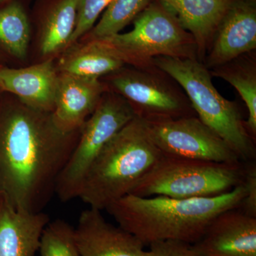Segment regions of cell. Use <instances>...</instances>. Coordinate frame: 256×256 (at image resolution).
<instances>
[{
	"label": "cell",
	"instance_id": "1",
	"mask_svg": "<svg viewBox=\"0 0 256 256\" xmlns=\"http://www.w3.org/2000/svg\"><path fill=\"white\" fill-rule=\"evenodd\" d=\"M80 131L62 132L52 112L18 100L0 106V186L8 203L22 212H42L56 194Z\"/></svg>",
	"mask_w": 256,
	"mask_h": 256
},
{
	"label": "cell",
	"instance_id": "2",
	"mask_svg": "<svg viewBox=\"0 0 256 256\" xmlns=\"http://www.w3.org/2000/svg\"><path fill=\"white\" fill-rule=\"evenodd\" d=\"M245 196L244 184L223 194L201 198L128 194L106 210L119 226L144 246L164 240L192 245L202 238L216 216L239 208Z\"/></svg>",
	"mask_w": 256,
	"mask_h": 256
},
{
	"label": "cell",
	"instance_id": "3",
	"mask_svg": "<svg viewBox=\"0 0 256 256\" xmlns=\"http://www.w3.org/2000/svg\"><path fill=\"white\" fill-rule=\"evenodd\" d=\"M162 156L146 120L136 114L94 160L78 198L90 208L106 210L130 194Z\"/></svg>",
	"mask_w": 256,
	"mask_h": 256
},
{
	"label": "cell",
	"instance_id": "4",
	"mask_svg": "<svg viewBox=\"0 0 256 256\" xmlns=\"http://www.w3.org/2000/svg\"><path fill=\"white\" fill-rule=\"evenodd\" d=\"M152 63L182 87L198 118L225 141L242 162L255 161L254 138L238 108L220 95L208 69L193 58L158 56Z\"/></svg>",
	"mask_w": 256,
	"mask_h": 256
},
{
	"label": "cell",
	"instance_id": "5",
	"mask_svg": "<svg viewBox=\"0 0 256 256\" xmlns=\"http://www.w3.org/2000/svg\"><path fill=\"white\" fill-rule=\"evenodd\" d=\"M245 162H213L164 156L130 194L175 198L218 196L242 184Z\"/></svg>",
	"mask_w": 256,
	"mask_h": 256
},
{
	"label": "cell",
	"instance_id": "6",
	"mask_svg": "<svg viewBox=\"0 0 256 256\" xmlns=\"http://www.w3.org/2000/svg\"><path fill=\"white\" fill-rule=\"evenodd\" d=\"M124 98H101L95 110L80 129L76 144L57 181L56 194L60 201L78 198L89 168L104 146L136 116Z\"/></svg>",
	"mask_w": 256,
	"mask_h": 256
},
{
	"label": "cell",
	"instance_id": "7",
	"mask_svg": "<svg viewBox=\"0 0 256 256\" xmlns=\"http://www.w3.org/2000/svg\"><path fill=\"white\" fill-rule=\"evenodd\" d=\"M124 62L146 66L158 56L192 58L193 37L160 5H148L134 20V28L102 40Z\"/></svg>",
	"mask_w": 256,
	"mask_h": 256
},
{
	"label": "cell",
	"instance_id": "8",
	"mask_svg": "<svg viewBox=\"0 0 256 256\" xmlns=\"http://www.w3.org/2000/svg\"><path fill=\"white\" fill-rule=\"evenodd\" d=\"M152 139L164 156L213 162H242L220 136L195 116L146 120Z\"/></svg>",
	"mask_w": 256,
	"mask_h": 256
},
{
	"label": "cell",
	"instance_id": "9",
	"mask_svg": "<svg viewBox=\"0 0 256 256\" xmlns=\"http://www.w3.org/2000/svg\"><path fill=\"white\" fill-rule=\"evenodd\" d=\"M111 82L136 114L146 120L193 116L191 106L150 74L128 70L114 76Z\"/></svg>",
	"mask_w": 256,
	"mask_h": 256
},
{
	"label": "cell",
	"instance_id": "10",
	"mask_svg": "<svg viewBox=\"0 0 256 256\" xmlns=\"http://www.w3.org/2000/svg\"><path fill=\"white\" fill-rule=\"evenodd\" d=\"M192 247L200 256H256V217L239 208L222 212Z\"/></svg>",
	"mask_w": 256,
	"mask_h": 256
},
{
	"label": "cell",
	"instance_id": "11",
	"mask_svg": "<svg viewBox=\"0 0 256 256\" xmlns=\"http://www.w3.org/2000/svg\"><path fill=\"white\" fill-rule=\"evenodd\" d=\"M74 228L80 256H149L139 239L108 222L100 210H84Z\"/></svg>",
	"mask_w": 256,
	"mask_h": 256
},
{
	"label": "cell",
	"instance_id": "12",
	"mask_svg": "<svg viewBox=\"0 0 256 256\" xmlns=\"http://www.w3.org/2000/svg\"><path fill=\"white\" fill-rule=\"evenodd\" d=\"M104 92L98 79L62 73L58 76L54 108L52 112L56 126L64 133L80 130L95 110Z\"/></svg>",
	"mask_w": 256,
	"mask_h": 256
},
{
	"label": "cell",
	"instance_id": "13",
	"mask_svg": "<svg viewBox=\"0 0 256 256\" xmlns=\"http://www.w3.org/2000/svg\"><path fill=\"white\" fill-rule=\"evenodd\" d=\"M256 48V11L248 2H232L215 32L208 64L220 66Z\"/></svg>",
	"mask_w": 256,
	"mask_h": 256
},
{
	"label": "cell",
	"instance_id": "14",
	"mask_svg": "<svg viewBox=\"0 0 256 256\" xmlns=\"http://www.w3.org/2000/svg\"><path fill=\"white\" fill-rule=\"evenodd\" d=\"M58 82V76L50 60L28 68H0V88L37 110L53 111Z\"/></svg>",
	"mask_w": 256,
	"mask_h": 256
},
{
	"label": "cell",
	"instance_id": "15",
	"mask_svg": "<svg viewBox=\"0 0 256 256\" xmlns=\"http://www.w3.org/2000/svg\"><path fill=\"white\" fill-rule=\"evenodd\" d=\"M50 217L15 210L6 200L0 206V256H36Z\"/></svg>",
	"mask_w": 256,
	"mask_h": 256
},
{
	"label": "cell",
	"instance_id": "16",
	"mask_svg": "<svg viewBox=\"0 0 256 256\" xmlns=\"http://www.w3.org/2000/svg\"><path fill=\"white\" fill-rule=\"evenodd\" d=\"M160 5L185 30L200 50L214 34L233 0H158Z\"/></svg>",
	"mask_w": 256,
	"mask_h": 256
},
{
	"label": "cell",
	"instance_id": "17",
	"mask_svg": "<svg viewBox=\"0 0 256 256\" xmlns=\"http://www.w3.org/2000/svg\"><path fill=\"white\" fill-rule=\"evenodd\" d=\"M124 60L100 41H90L86 46L64 57L60 64L62 73L98 79L102 76L118 72Z\"/></svg>",
	"mask_w": 256,
	"mask_h": 256
},
{
	"label": "cell",
	"instance_id": "18",
	"mask_svg": "<svg viewBox=\"0 0 256 256\" xmlns=\"http://www.w3.org/2000/svg\"><path fill=\"white\" fill-rule=\"evenodd\" d=\"M78 5V0H62L48 15L40 43L44 55L68 46L76 24Z\"/></svg>",
	"mask_w": 256,
	"mask_h": 256
},
{
	"label": "cell",
	"instance_id": "19",
	"mask_svg": "<svg viewBox=\"0 0 256 256\" xmlns=\"http://www.w3.org/2000/svg\"><path fill=\"white\" fill-rule=\"evenodd\" d=\"M30 36L28 16L21 5L12 3L0 10V45L10 54L24 58Z\"/></svg>",
	"mask_w": 256,
	"mask_h": 256
},
{
	"label": "cell",
	"instance_id": "20",
	"mask_svg": "<svg viewBox=\"0 0 256 256\" xmlns=\"http://www.w3.org/2000/svg\"><path fill=\"white\" fill-rule=\"evenodd\" d=\"M150 0H112L92 32V41L119 34L146 9Z\"/></svg>",
	"mask_w": 256,
	"mask_h": 256
},
{
	"label": "cell",
	"instance_id": "21",
	"mask_svg": "<svg viewBox=\"0 0 256 256\" xmlns=\"http://www.w3.org/2000/svg\"><path fill=\"white\" fill-rule=\"evenodd\" d=\"M236 89L245 102L248 118L245 126L252 138L256 134V74L255 68L246 67H223L214 73Z\"/></svg>",
	"mask_w": 256,
	"mask_h": 256
},
{
	"label": "cell",
	"instance_id": "22",
	"mask_svg": "<svg viewBox=\"0 0 256 256\" xmlns=\"http://www.w3.org/2000/svg\"><path fill=\"white\" fill-rule=\"evenodd\" d=\"M38 252L40 256H80L75 228L62 220L48 222L42 234Z\"/></svg>",
	"mask_w": 256,
	"mask_h": 256
},
{
	"label": "cell",
	"instance_id": "23",
	"mask_svg": "<svg viewBox=\"0 0 256 256\" xmlns=\"http://www.w3.org/2000/svg\"><path fill=\"white\" fill-rule=\"evenodd\" d=\"M112 0H78L76 24L68 46L84 36L94 26L102 12Z\"/></svg>",
	"mask_w": 256,
	"mask_h": 256
},
{
	"label": "cell",
	"instance_id": "24",
	"mask_svg": "<svg viewBox=\"0 0 256 256\" xmlns=\"http://www.w3.org/2000/svg\"><path fill=\"white\" fill-rule=\"evenodd\" d=\"M244 185L246 196L239 207L250 216L256 217V165L255 161L245 162Z\"/></svg>",
	"mask_w": 256,
	"mask_h": 256
},
{
	"label": "cell",
	"instance_id": "25",
	"mask_svg": "<svg viewBox=\"0 0 256 256\" xmlns=\"http://www.w3.org/2000/svg\"><path fill=\"white\" fill-rule=\"evenodd\" d=\"M149 256H200L191 244L178 240H164L150 244Z\"/></svg>",
	"mask_w": 256,
	"mask_h": 256
},
{
	"label": "cell",
	"instance_id": "26",
	"mask_svg": "<svg viewBox=\"0 0 256 256\" xmlns=\"http://www.w3.org/2000/svg\"><path fill=\"white\" fill-rule=\"evenodd\" d=\"M5 198L4 193H3L2 190L1 186H0V206L2 204L3 202H4Z\"/></svg>",
	"mask_w": 256,
	"mask_h": 256
}]
</instances>
